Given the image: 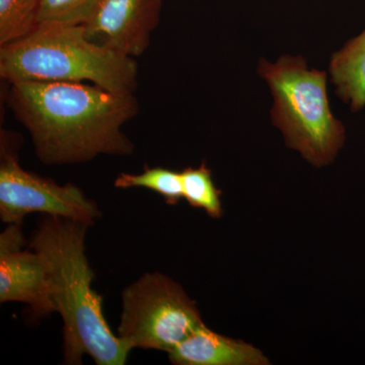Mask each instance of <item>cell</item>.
Returning a JSON list of instances; mask_svg holds the SVG:
<instances>
[{"label":"cell","mask_w":365,"mask_h":365,"mask_svg":"<svg viewBox=\"0 0 365 365\" xmlns=\"http://www.w3.org/2000/svg\"><path fill=\"white\" fill-rule=\"evenodd\" d=\"M7 102L45 165H73L134 151L123 132L139 111L134 95L83 83L23 81L11 83Z\"/></svg>","instance_id":"cell-1"},{"label":"cell","mask_w":365,"mask_h":365,"mask_svg":"<svg viewBox=\"0 0 365 365\" xmlns=\"http://www.w3.org/2000/svg\"><path fill=\"white\" fill-rule=\"evenodd\" d=\"M88 227L45 215L29 247L41 255L49 274L55 313L63 321L64 362L81 364L88 354L98 365H123L131 351L108 325L103 297L91 287L95 274L86 255Z\"/></svg>","instance_id":"cell-2"},{"label":"cell","mask_w":365,"mask_h":365,"mask_svg":"<svg viewBox=\"0 0 365 365\" xmlns=\"http://www.w3.org/2000/svg\"><path fill=\"white\" fill-rule=\"evenodd\" d=\"M0 76L23 81L88 83L116 95H134L138 66L86 36L81 25L40 23L21 39L0 46Z\"/></svg>","instance_id":"cell-3"},{"label":"cell","mask_w":365,"mask_h":365,"mask_svg":"<svg viewBox=\"0 0 365 365\" xmlns=\"http://www.w3.org/2000/svg\"><path fill=\"white\" fill-rule=\"evenodd\" d=\"M258 73L270 86L271 118L288 148L314 167L332 163L345 143L346 129L331 111L326 72L309 68L304 57L284 55L275 63L261 59Z\"/></svg>","instance_id":"cell-4"},{"label":"cell","mask_w":365,"mask_h":365,"mask_svg":"<svg viewBox=\"0 0 365 365\" xmlns=\"http://www.w3.org/2000/svg\"><path fill=\"white\" fill-rule=\"evenodd\" d=\"M184 288L160 272L145 273L125 288L117 336L129 350L169 353L202 325Z\"/></svg>","instance_id":"cell-5"},{"label":"cell","mask_w":365,"mask_h":365,"mask_svg":"<svg viewBox=\"0 0 365 365\" xmlns=\"http://www.w3.org/2000/svg\"><path fill=\"white\" fill-rule=\"evenodd\" d=\"M13 137L1 133L0 151V218L6 225H23L24 218L34 212L59 216L95 225L101 211L76 185L61 186L53 180L21 167L14 150Z\"/></svg>","instance_id":"cell-6"},{"label":"cell","mask_w":365,"mask_h":365,"mask_svg":"<svg viewBox=\"0 0 365 365\" xmlns=\"http://www.w3.org/2000/svg\"><path fill=\"white\" fill-rule=\"evenodd\" d=\"M26 245L21 225L0 235V302H23L36 317L55 313L49 274L42 257Z\"/></svg>","instance_id":"cell-7"},{"label":"cell","mask_w":365,"mask_h":365,"mask_svg":"<svg viewBox=\"0 0 365 365\" xmlns=\"http://www.w3.org/2000/svg\"><path fill=\"white\" fill-rule=\"evenodd\" d=\"M162 6L163 0H98L81 26L93 42L135 58L150 46Z\"/></svg>","instance_id":"cell-8"},{"label":"cell","mask_w":365,"mask_h":365,"mask_svg":"<svg viewBox=\"0 0 365 365\" xmlns=\"http://www.w3.org/2000/svg\"><path fill=\"white\" fill-rule=\"evenodd\" d=\"M176 365H268L255 346L213 332L204 324L169 353Z\"/></svg>","instance_id":"cell-9"},{"label":"cell","mask_w":365,"mask_h":365,"mask_svg":"<svg viewBox=\"0 0 365 365\" xmlns=\"http://www.w3.org/2000/svg\"><path fill=\"white\" fill-rule=\"evenodd\" d=\"M335 93L352 112L365 107V31L334 53L329 66Z\"/></svg>","instance_id":"cell-10"},{"label":"cell","mask_w":365,"mask_h":365,"mask_svg":"<svg viewBox=\"0 0 365 365\" xmlns=\"http://www.w3.org/2000/svg\"><path fill=\"white\" fill-rule=\"evenodd\" d=\"M182 198L192 207L203 209L210 217L223 215L220 190L216 188L211 170L205 163L198 168H186L181 172Z\"/></svg>","instance_id":"cell-11"},{"label":"cell","mask_w":365,"mask_h":365,"mask_svg":"<svg viewBox=\"0 0 365 365\" xmlns=\"http://www.w3.org/2000/svg\"><path fill=\"white\" fill-rule=\"evenodd\" d=\"M114 186L119 189L141 187L160 194L169 205H177L182 198L181 172L162 167L144 168L140 174L122 173L117 176Z\"/></svg>","instance_id":"cell-12"},{"label":"cell","mask_w":365,"mask_h":365,"mask_svg":"<svg viewBox=\"0 0 365 365\" xmlns=\"http://www.w3.org/2000/svg\"><path fill=\"white\" fill-rule=\"evenodd\" d=\"M40 0H0V46L21 39L38 25Z\"/></svg>","instance_id":"cell-13"},{"label":"cell","mask_w":365,"mask_h":365,"mask_svg":"<svg viewBox=\"0 0 365 365\" xmlns=\"http://www.w3.org/2000/svg\"><path fill=\"white\" fill-rule=\"evenodd\" d=\"M98 0H40L38 24L83 25Z\"/></svg>","instance_id":"cell-14"}]
</instances>
